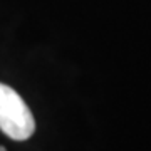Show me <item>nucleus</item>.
Returning <instances> with one entry per match:
<instances>
[{
    "label": "nucleus",
    "instance_id": "f257e3e1",
    "mask_svg": "<svg viewBox=\"0 0 151 151\" xmlns=\"http://www.w3.org/2000/svg\"><path fill=\"white\" fill-rule=\"evenodd\" d=\"M0 129L15 141H25L35 131V121L24 99L10 86L0 82Z\"/></svg>",
    "mask_w": 151,
    "mask_h": 151
},
{
    "label": "nucleus",
    "instance_id": "f03ea898",
    "mask_svg": "<svg viewBox=\"0 0 151 151\" xmlns=\"http://www.w3.org/2000/svg\"><path fill=\"white\" fill-rule=\"evenodd\" d=\"M0 151H7V150L4 148V146H0Z\"/></svg>",
    "mask_w": 151,
    "mask_h": 151
}]
</instances>
